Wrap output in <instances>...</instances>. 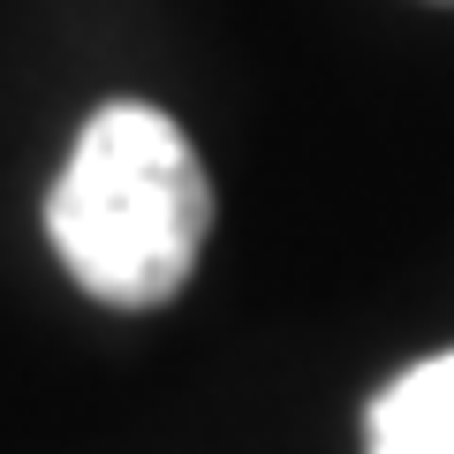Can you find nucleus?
Listing matches in <instances>:
<instances>
[{
    "label": "nucleus",
    "mask_w": 454,
    "mask_h": 454,
    "mask_svg": "<svg viewBox=\"0 0 454 454\" xmlns=\"http://www.w3.org/2000/svg\"><path fill=\"white\" fill-rule=\"evenodd\" d=\"M364 454H454V348L409 364L372 402Z\"/></svg>",
    "instance_id": "nucleus-2"
},
{
    "label": "nucleus",
    "mask_w": 454,
    "mask_h": 454,
    "mask_svg": "<svg viewBox=\"0 0 454 454\" xmlns=\"http://www.w3.org/2000/svg\"><path fill=\"white\" fill-rule=\"evenodd\" d=\"M46 235L76 288L114 310H152L197 273L212 235V182L160 106L114 98L68 145L46 190Z\"/></svg>",
    "instance_id": "nucleus-1"
}]
</instances>
